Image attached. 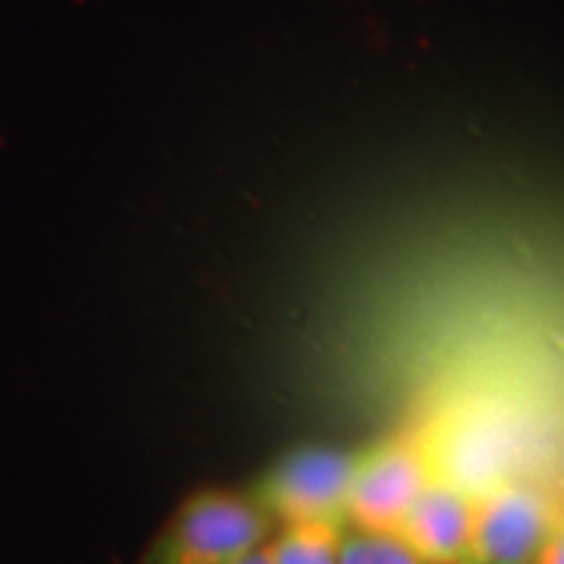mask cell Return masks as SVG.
Returning a JSON list of instances; mask_svg holds the SVG:
<instances>
[{
    "label": "cell",
    "mask_w": 564,
    "mask_h": 564,
    "mask_svg": "<svg viewBox=\"0 0 564 564\" xmlns=\"http://www.w3.org/2000/svg\"><path fill=\"white\" fill-rule=\"evenodd\" d=\"M272 535V518L251 494L204 489L175 510L144 564H232Z\"/></svg>",
    "instance_id": "obj_1"
},
{
    "label": "cell",
    "mask_w": 564,
    "mask_h": 564,
    "mask_svg": "<svg viewBox=\"0 0 564 564\" xmlns=\"http://www.w3.org/2000/svg\"><path fill=\"white\" fill-rule=\"evenodd\" d=\"M358 453L337 447H295L259 476L251 499L274 525L348 523V494Z\"/></svg>",
    "instance_id": "obj_2"
},
{
    "label": "cell",
    "mask_w": 564,
    "mask_h": 564,
    "mask_svg": "<svg viewBox=\"0 0 564 564\" xmlns=\"http://www.w3.org/2000/svg\"><path fill=\"white\" fill-rule=\"evenodd\" d=\"M429 478V453L411 434L390 436L364 449L350 481L348 525L394 533Z\"/></svg>",
    "instance_id": "obj_3"
},
{
    "label": "cell",
    "mask_w": 564,
    "mask_h": 564,
    "mask_svg": "<svg viewBox=\"0 0 564 564\" xmlns=\"http://www.w3.org/2000/svg\"><path fill=\"white\" fill-rule=\"evenodd\" d=\"M556 523L544 491L502 481L476 499L468 564H531Z\"/></svg>",
    "instance_id": "obj_4"
},
{
    "label": "cell",
    "mask_w": 564,
    "mask_h": 564,
    "mask_svg": "<svg viewBox=\"0 0 564 564\" xmlns=\"http://www.w3.org/2000/svg\"><path fill=\"white\" fill-rule=\"evenodd\" d=\"M476 499L442 478H429L400 520L398 533L432 564H468Z\"/></svg>",
    "instance_id": "obj_5"
},
{
    "label": "cell",
    "mask_w": 564,
    "mask_h": 564,
    "mask_svg": "<svg viewBox=\"0 0 564 564\" xmlns=\"http://www.w3.org/2000/svg\"><path fill=\"white\" fill-rule=\"evenodd\" d=\"M348 523H293L280 525L270 539L272 564H337L340 539Z\"/></svg>",
    "instance_id": "obj_6"
},
{
    "label": "cell",
    "mask_w": 564,
    "mask_h": 564,
    "mask_svg": "<svg viewBox=\"0 0 564 564\" xmlns=\"http://www.w3.org/2000/svg\"><path fill=\"white\" fill-rule=\"evenodd\" d=\"M337 564H432L415 554L398 533L364 531L348 525L340 539Z\"/></svg>",
    "instance_id": "obj_7"
},
{
    "label": "cell",
    "mask_w": 564,
    "mask_h": 564,
    "mask_svg": "<svg viewBox=\"0 0 564 564\" xmlns=\"http://www.w3.org/2000/svg\"><path fill=\"white\" fill-rule=\"evenodd\" d=\"M531 564H564V523L556 520L552 533L546 535L544 546L539 549Z\"/></svg>",
    "instance_id": "obj_8"
},
{
    "label": "cell",
    "mask_w": 564,
    "mask_h": 564,
    "mask_svg": "<svg viewBox=\"0 0 564 564\" xmlns=\"http://www.w3.org/2000/svg\"><path fill=\"white\" fill-rule=\"evenodd\" d=\"M232 564H272L270 541H267V544H262L259 549H253V552H249L246 556H241V560L232 562Z\"/></svg>",
    "instance_id": "obj_9"
}]
</instances>
